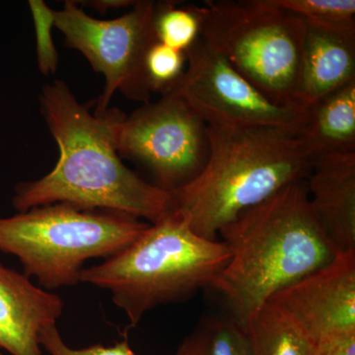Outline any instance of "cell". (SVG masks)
<instances>
[{
  "label": "cell",
  "instance_id": "cell-8",
  "mask_svg": "<svg viewBox=\"0 0 355 355\" xmlns=\"http://www.w3.org/2000/svg\"><path fill=\"white\" fill-rule=\"evenodd\" d=\"M209 125L181 96L169 93L125 116L116 149L153 177L154 186L176 191L193 181L209 155Z\"/></svg>",
  "mask_w": 355,
  "mask_h": 355
},
{
  "label": "cell",
  "instance_id": "cell-6",
  "mask_svg": "<svg viewBox=\"0 0 355 355\" xmlns=\"http://www.w3.org/2000/svg\"><path fill=\"white\" fill-rule=\"evenodd\" d=\"M202 7L200 38L273 102L299 107L304 21L277 0H209Z\"/></svg>",
  "mask_w": 355,
  "mask_h": 355
},
{
  "label": "cell",
  "instance_id": "cell-4",
  "mask_svg": "<svg viewBox=\"0 0 355 355\" xmlns=\"http://www.w3.org/2000/svg\"><path fill=\"white\" fill-rule=\"evenodd\" d=\"M229 259L223 242L196 234L172 212L104 263L83 268L79 282L109 291L133 327L154 308L211 286Z\"/></svg>",
  "mask_w": 355,
  "mask_h": 355
},
{
  "label": "cell",
  "instance_id": "cell-18",
  "mask_svg": "<svg viewBox=\"0 0 355 355\" xmlns=\"http://www.w3.org/2000/svg\"><path fill=\"white\" fill-rule=\"evenodd\" d=\"M306 25L338 33H355L354 0H277Z\"/></svg>",
  "mask_w": 355,
  "mask_h": 355
},
{
  "label": "cell",
  "instance_id": "cell-12",
  "mask_svg": "<svg viewBox=\"0 0 355 355\" xmlns=\"http://www.w3.org/2000/svg\"><path fill=\"white\" fill-rule=\"evenodd\" d=\"M306 184L315 216L336 251H355V153L317 156Z\"/></svg>",
  "mask_w": 355,
  "mask_h": 355
},
{
  "label": "cell",
  "instance_id": "cell-20",
  "mask_svg": "<svg viewBox=\"0 0 355 355\" xmlns=\"http://www.w3.org/2000/svg\"><path fill=\"white\" fill-rule=\"evenodd\" d=\"M29 7L36 32L39 69L44 76H51L58 67V53L51 35L55 28V10L44 0H30Z\"/></svg>",
  "mask_w": 355,
  "mask_h": 355
},
{
  "label": "cell",
  "instance_id": "cell-23",
  "mask_svg": "<svg viewBox=\"0 0 355 355\" xmlns=\"http://www.w3.org/2000/svg\"><path fill=\"white\" fill-rule=\"evenodd\" d=\"M77 1V3L80 6L91 7L101 14L106 13L109 9L125 8V7H132L135 3V1L132 0H92V1H83V3Z\"/></svg>",
  "mask_w": 355,
  "mask_h": 355
},
{
  "label": "cell",
  "instance_id": "cell-14",
  "mask_svg": "<svg viewBox=\"0 0 355 355\" xmlns=\"http://www.w3.org/2000/svg\"><path fill=\"white\" fill-rule=\"evenodd\" d=\"M299 137L315 158L355 153V80L309 107Z\"/></svg>",
  "mask_w": 355,
  "mask_h": 355
},
{
  "label": "cell",
  "instance_id": "cell-22",
  "mask_svg": "<svg viewBox=\"0 0 355 355\" xmlns=\"http://www.w3.org/2000/svg\"><path fill=\"white\" fill-rule=\"evenodd\" d=\"M315 355H355V331H340L316 342Z\"/></svg>",
  "mask_w": 355,
  "mask_h": 355
},
{
  "label": "cell",
  "instance_id": "cell-17",
  "mask_svg": "<svg viewBox=\"0 0 355 355\" xmlns=\"http://www.w3.org/2000/svg\"><path fill=\"white\" fill-rule=\"evenodd\" d=\"M205 12L202 6L158 1L154 30L159 43L175 50H191L202 37Z\"/></svg>",
  "mask_w": 355,
  "mask_h": 355
},
{
  "label": "cell",
  "instance_id": "cell-7",
  "mask_svg": "<svg viewBox=\"0 0 355 355\" xmlns=\"http://www.w3.org/2000/svg\"><path fill=\"white\" fill-rule=\"evenodd\" d=\"M156 10L157 2L149 0L135 1L128 12L110 20L89 15L71 0L55 10V28L64 35L65 46L83 53L92 69L104 76V89L94 111L109 109L116 92L144 105L150 102L146 58L157 42Z\"/></svg>",
  "mask_w": 355,
  "mask_h": 355
},
{
  "label": "cell",
  "instance_id": "cell-19",
  "mask_svg": "<svg viewBox=\"0 0 355 355\" xmlns=\"http://www.w3.org/2000/svg\"><path fill=\"white\" fill-rule=\"evenodd\" d=\"M187 67V55L155 42L146 58V76L151 93L169 94L183 77Z\"/></svg>",
  "mask_w": 355,
  "mask_h": 355
},
{
  "label": "cell",
  "instance_id": "cell-5",
  "mask_svg": "<svg viewBox=\"0 0 355 355\" xmlns=\"http://www.w3.org/2000/svg\"><path fill=\"white\" fill-rule=\"evenodd\" d=\"M148 226L121 212L53 203L0 217V252L17 257L26 277L50 291L76 286L86 261L111 258Z\"/></svg>",
  "mask_w": 355,
  "mask_h": 355
},
{
  "label": "cell",
  "instance_id": "cell-2",
  "mask_svg": "<svg viewBox=\"0 0 355 355\" xmlns=\"http://www.w3.org/2000/svg\"><path fill=\"white\" fill-rule=\"evenodd\" d=\"M218 235L230 259L210 287L245 329L273 294L338 254L315 216L306 180L244 210Z\"/></svg>",
  "mask_w": 355,
  "mask_h": 355
},
{
  "label": "cell",
  "instance_id": "cell-9",
  "mask_svg": "<svg viewBox=\"0 0 355 355\" xmlns=\"http://www.w3.org/2000/svg\"><path fill=\"white\" fill-rule=\"evenodd\" d=\"M186 55V71L170 93L184 98L207 125L302 130L307 110L273 102L205 40Z\"/></svg>",
  "mask_w": 355,
  "mask_h": 355
},
{
  "label": "cell",
  "instance_id": "cell-3",
  "mask_svg": "<svg viewBox=\"0 0 355 355\" xmlns=\"http://www.w3.org/2000/svg\"><path fill=\"white\" fill-rule=\"evenodd\" d=\"M209 155L200 174L171 191L173 211L216 241L241 212L307 179L314 156L286 128L209 125Z\"/></svg>",
  "mask_w": 355,
  "mask_h": 355
},
{
  "label": "cell",
  "instance_id": "cell-13",
  "mask_svg": "<svg viewBox=\"0 0 355 355\" xmlns=\"http://www.w3.org/2000/svg\"><path fill=\"white\" fill-rule=\"evenodd\" d=\"M355 80V33L306 25L295 103L307 110Z\"/></svg>",
  "mask_w": 355,
  "mask_h": 355
},
{
  "label": "cell",
  "instance_id": "cell-21",
  "mask_svg": "<svg viewBox=\"0 0 355 355\" xmlns=\"http://www.w3.org/2000/svg\"><path fill=\"white\" fill-rule=\"evenodd\" d=\"M40 343L51 355H137L133 352L127 338L109 347L94 345L85 349H71L62 340L57 324L46 327L42 331Z\"/></svg>",
  "mask_w": 355,
  "mask_h": 355
},
{
  "label": "cell",
  "instance_id": "cell-10",
  "mask_svg": "<svg viewBox=\"0 0 355 355\" xmlns=\"http://www.w3.org/2000/svg\"><path fill=\"white\" fill-rule=\"evenodd\" d=\"M268 302L287 313L315 343L331 334L355 331V251L336 254Z\"/></svg>",
  "mask_w": 355,
  "mask_h": 355
},
{
  "label": "cell",
  "instance_id": "cell-16",
  "mask_svg": "<svg viewBox=\"0 0 355 355\" xmlns=\"http://www.w3.org/2000/svg\"><path fill=\"white\" fill-rule=\"evenodd\" d=\"M175 355H252L246 329L230 316L214 318L198 327Z\"/></svg>",
  "mask_w": 355,
  "mask_h": 355
},
{
  "label": "cell",
  "instance_id": "cell-1",
  "mask_svg": "<svg viewBox=\"0 0 355 355\" xmlns=\"http://www.w3.org/2000/svg\"><path fill=\"white\" fill-rule=\"evenodd\" d=\"M40 104L60 157L44 177L15 187L16 210L69 203L121 212L150 224L172 214L171 191L148 183L121 160L116 130L125 114L120 110L92 113L62 80L44 86Z\"/></svg>",
  "mask_w": 355,
  "mask_h": 355
},
{
  "label": "cell",
  "instance_id": "cell-15",
  "mask_svg": "<svg viewBox=\"0 0 355 355\" xmlns=\"http://www.w3.org/2000/svg\"><path fill=\"white\" fill-rule=\"evenodd\" d=\"M246 330L252 355H315L316 343L284 310L266 302Z\"/></svg>",
  "mask_w": 355,
  "mask_h": 355
},
{
  "label": "cell",
  "instance_id": "cell-11",
  "mask_svg": "<svg viewBox=\"0 0 355 355\" xmlns=\"http://www.w3.org/2000/svg\"><path fill=\"white\" fill-rule=\"evenodd\" d=\"M64 307L57 294L0 263V349L11 355H43L40 335L57 324Z\"/></svg>",
  "mask_w": 355,
  "mask_h": 355
}]
</instances>
